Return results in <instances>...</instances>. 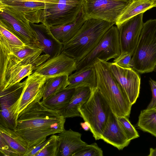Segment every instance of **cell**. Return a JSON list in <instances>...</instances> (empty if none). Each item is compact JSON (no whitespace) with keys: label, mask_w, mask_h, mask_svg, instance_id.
<instances>
[{"label":"cell","mask_w":156,"mask_h":156,"mask_svg":"<svg viewBox=\"0 0 156 156\" xmlns=\"http://www.w3.org/2000/svg\"><path fill=\"white\" fill-rule=\"evenodd\" d=\"M149 83L152 92V98L146 108L151 109L156 107V81L150 78Z\"/></svg>","instance_id":"e575fe53"},{"label":"cell","mask_w":156,"mask_h":156,"mask_svg":"<svg viewBox=\"0 0 156 156\" xmlns=\"http://www.w3.org/2000/svg\"><path fill=\"white\" fill-rule=\"evenodd\" d=\"M82 128L85 131H88L90 129V125L89 123L87 122H81L80 124Z\"/></svg>","instance_id":"d590c367"},{"label":"cell","mask_w":156,"mask_h":156,"mask_svg":"<svg viewBox=\"0 0 156 156\" xmlns=\"http://www.w3.org/2000/svg\"><path fill=\"white\" fill-rule=\"evenodd\" d=\"M86 20L82 11L72 22L65 25L51 27L49 28L54 37L63 44L73 37Z\"/></svg>","instance_id":"44dd1931"},{"label":"cell","mask_w":156,"mask_h":156,"mask_svg":"<svg viewBox=\"0 0 156 156\" xmlns=\"http://www.w3.org/2000/svg\"><path fill=\"white\" fill-rule=\"evenodd\" d=\"M137 126L140 130L156 137V107L141 110Z\"/></svg>","instance_id":"484cf974"},{"label":"cell","mask_w":156,"mask_h":156,"mask_svg":"<svg viewBox=\"0 0 156 156\" xmlns=\"http://www.w3.org/2000/svg\"><path fill=\"white\" fill-rule=\"evenodd\" d=\"M115 23L97 19H87L76 34L63 44L62 52L79 62L98 45Z\"/></svg>","instance_id":"3957f363"},{"label":"cell","mask_w":156,"mask_h":156,"mask_svg":"<svg viewBox=\"0 0 156 156\" xmlns=\"http://www.w3.org/2000/svg\"><path fill=\"white\" fill-rule=\"evenodd\" d=\"M133 0H83L82 12L85 19H99L115 23Z\"/></svg>","instance_id":"ba28073f"},{"label":"cell","mask_w":156,"mask_h":156,"mask_svg":"<svg viewBox=\"0 0 156 156\" xmlns=\"http://www.w3.org/2000/svg\"><path fill=\"white\" fill-rule=\"evenodd\" d=\"M75 90V88L66 87L63 90L42 100L46 107L58 112L67 106Z\"/></svg>","instance_id":"603a6c76"},{"label":"cell","mask_w":156,"mask_h":156,"mask_svg":"<svg viewBox=\"0 0 156 156\" xmlns=\"http://www.w3.org/2000/svg\"><path fill=\"white\" fill-rule=\"evenodd\" d=\"M154 0L133 1L115 23L118 26L127 20L154 7Z\"/></svg>","instance_id":"d4e9b609"},{"label":"cell","mask_w":156,"mask_h":156,"mask_svg":"<svg viewBox=\"0 0 156 156\" xmlns=\"http://www.w3.org/2000/svg\"><path fill=\"white\" fill-rule=\"evenodd\" d=\"M132 54L127 52H121L119 56L114 59L113 62L122 68H132Z\"/></svg>","instance_id":"1f68e13d"},{"label":"cell","mask_w":156,"mask_h":156,"mask_svg":"<svg viewBox=\"0 0 156 156\" xmlns=\"http://www.w3.org/2000/svg\"><path fill=\"white\" fill-rule=\"evenodd\" d=\"M68 76L67 75H62L46 78L42 100L67 87L69 84Z\"/></svg>","instance_id":"4316f807"},{"label":"cell","mask_w":156,"mask_h":156,"mask_svg":"<svg viewBox=\"0 0 156 156\" xmlns=\"http://www.w3.org/2000/svg\"><path fill=\"white\" fill-rule=\"evenodd\" d=\"M0 34L3 36L11 46L23 47L27 45L17 36L1 24Z\"/></svg>","instance_id":"4dcf8cb0"},{"label":"cell","mask_w":156,"mask_h":156,"mask_svg":"<svg viewBox=\"0 0 156 156\" xmlns=\"http://www.w3.org/2000/svg\"><path fill=\"white\" fill-rule=\"evenodd\" d=\"M0 135L20 156H24L29 147L26 141L14 130L0 125Z\"/></svg>","instance_id":"cb8c5ba5"},{"label":"cell","mask_w":156,"mask_h":156,"mask_svg":"<svg viewBox=\"0 0 156 156\" xmlns=\"http://www.w3.org/2000/svg\"><path fill=\"white\" fill-rule=\"evenodd\" d=\"M154 71L156 72V66H155L154 70Z\"/></svg>","instance_id":"f35d334b"},{"label":"cell","mask_w":156,"mask_h":156,"mask_svg":"<svg viewBox=\"0 0 156 156\" xmlns=\"http://www.w3.org/2000/svg\"><path fill=\"white\" fill-rule=\"evenodd\" d=\"M108 64L133 105L136 103L140 94V78L138 73L132 68H121L113 62H108Z\"/></svg>","instance_id":"4fadbf2b"},{"label":"cell","mask_w":156,"mask_h":156,"mask_svg":"<svg viewBox=\"0 0 156 156\" xmlns=\"http://www.w3.org/2000/svg\"><path fill=\"white\" fill-rule=\"evenodd\" d=\"M83 0H51L45 3L43 23L49 27L69 24L82 11Z\"/></svg>","instance_id":"9c48e42d"},{"label":"cell","mask_w":156,"mask_h":156,"mask_svg":"<svg viewBox=\"0 0 156 156\" xmlns=\"http://www.w3.org/2000/svg\"><path fill=\"white\" fill-rule=\"evenodd\" d=\"M68 82V88L87 87L92 90L96 88L97 86V76L94 66L75 72L69 76Z\"/></svg>","instance_id":"7402d4cb"},{"label":"cell","mask_w":156,"mask_h":156,"mask_svg":"<svg viewBox=\"0 0 156 156\" xmlns=\"http://www.w3.org/2000/svg\"><path fill=\"white\" fill-rule=\"evenodd\" d=\"M50 137L43 140L34 146L28 149L24 156H36L38 153L48 143Z\"/></svg>","instance_id":"836d02e7"},{"label":"cell","mask_w":156,"mask_h":156,"mask_svg":"<svg viewBox=\"0 0 156 156\" xmlns=\"http://www.w3.org/2000/svg\"><path fill=\"white\" fill-rule=\"evenodd\" d=\"M96 88L117 116H129L132 105L110 71L108 62L98 60L94 65Z\"/></svg>","instance_id":"277c9868"},{"label":"cell","mask_w":156,"mask_h":156,"mask_svg":"<svg viewBox=\"0 0 156 156\" xmlns=\"http://www.w3.org/2000/svg\"><path fill=\"white\" fill-rule=\"evenodd\" d=\"M42 52L36 45L11 46L0 34V90L32 74L33 69L30 65L36 69L48 59L49 56L42 55Z\"/></svg>","instance_id":"6da1fadb"},{"label":"cell","mask_w":156,"mask_h":156,"mask_svg":"<svg viewBox=\"0 0 156 156\" xmlns=\"http://www.w3.org/2000/svg\"><path fill=\"white\" fill-rule=\"evenodd\" d=\"M101 149L94 143L83 146L74 153L72 156H103Z\"/></svg>","instance_id":"f546056e"},{"label":"cell","mask_w":156,"mask_h":156,"mask_svg":"<svg viewBox=\"0 0 156 156\" xmlns=\"http://www.w3.org/2000/svg\"><path fill=\"white\" fill-rule=\"evenodd\" d=\"M111 110L97 88L91 91L89 98L80 108L81 117L89 123L95 140L101 139Z\"/></svg>","instance_id":"8992f818"},{"label":"cell","mask_w":156,"mask_h":156,"mask_svg":"<svg viewBox=\"0 0 156 156\" xmlns=\"http://www.w3.org/2000/svg\"><path fill=\"white\" fill-rule=\"evenodd\" d=\"M26 83L25 80L0 90V125L15 129L17 109Z\"/></svg>","instance_id":"8fae6325"},{"label":"cell","mask_w":156,"mask_h":156,"mask_svg":"<svg viewBox=\"0 0 156 156\" xmlns=\"http://www.w3.org/2000/svg\"><path fill=\"white\" fill-rule=\"evenodd\" d=\"M46 78L35 73L28 76L17 111L20 113L30 104L43 98Z\"/></svg>","instance_id":"2e32d148"},{"label":"cell","mask_w":156,"mask_h":156,"mask_svg":"<svg viewBox=\"0 0 156 156\" xmlns=\"http://www.w3.org/2000/svg\"><path fill=\"white\" fill-rule=\"evenodd\" d=\"M119 124L128 139L131 141L140 136L139 135L132 124L128 118L125 116H117Z\"/></svg>","instance_id":"f1b7e54d"},{"label":"cell","mask_w":156,"mask_h":156,"mask_svg":"<svg viewBox=\"0 0 156 156\" xmlns=\"http://www.w3.org/2000/svg\"><path fill=\"white\" fill-rule=\"evenodd\" d=\"M134 0H133V1H134ZM155 0V1H156V0Z\"/></svg>","instance_id":"ab89813d"},{"label":"cell","mask_w":156,"mask_h":156,"mask_svg":"<svg viewBox=\"0 0 156 156\" xmlns=\"http://www.w3.org/2000/svg\"><path fill=\"white\" fill-rule=\"evenodd\" d=\"M30 24L34 30L39 47L45 54L49 56V58L62 52L63 44L54 37L49 27L43 23L37 24L30 23Z\"/></svg>","instance_id":"e0dca14e"},{"label":"cell","mask_w":156,"mask_h":156,"mask_svg":"<svg viewBox=\"0 0 156 156\" xmlns=\"http://www.w3.org/2000/svg\"><path fill=\"white\" fill-rule=\"evenodd\" d=\"M0 24L19 38L26 45L38 43L34 30L24 15L10 7L0 4Z\"/></svg>","instance_id":"30bf717a"},{"label":"cell","mask_w":156,"mask_h":156,"mask_svg":"<svg viewBox=\"0 0 156 156\" xmlns=\"http://www.w3.org/2000/svg\"><path fill=\"white\" fill-rule=\"evenodd\" d=\"M76 69V61L62 52L39 66L33 72L48 78L62 75L69 76Z\"/></svg>","instance_id":"5bb4252c"},{"label":"cell","mask_w":156,"mask_h":156,"mask_svg":"<svg viewBox=\"0 0 156 156\" xmlns=\"http://www.w3.org/2000/svg\"><path fill=\"white\" fill-rule=\"evenodd\" d=\"M46 0H0V4L12 7L23 14L32 23H43Z\"/></svg>","instance_id":"9a60e30c"},{"label":"cell","mask_w":156,"mask_h":156,"mask_svg":"<svg viewBox=\"0 0 156 156\" xmlns=\"http://www.w3.org/2000/svg\"><path fill=\"white\" fill-rule=\"evenodd\" d=\"M50 140L36 156H57L59 145L58 136L52 135Z\"/></svg>","instance_id":"83f0119b"},{"label":"cell","mask_w":156,"mask_h":156,"mask_svg":"<svg viewBox=\"0 0 156 156\" xmlns=\"http://www.w3.org/2000/svg\"><path fill=\"white\" fill-rule=\"evenodd\" d=\"M59 145L57 156H72L87 144L81 138L82 134L71 129L58 133Z\"/></svg>","instance_id":"d6986e66"},{"label":"cell","mask_w":156,"mask_h":156,"mask_svg":"<svg viewBox=\"0 0 156 156\" xmlns=\"http://www.w3.org/2000/svg\"><path fill=\"white\" fill-rule=\"evenodd\" d=\"M131 64L132 68L138 73L154 71L156 66V19L144 23Z\"/></svg>","instance_id":"5b68a950"},{"label":"cell","mask_w":156,"mask_h":156,"mask_svg":"<svg viewBox=\"0 0 156 156\" xmlns=\"http://www.w3.org/2000/svg\"><path fill=\"white\" fill-rule=\"evenodd\" d=\"M119 33L117 26L114 25L105 32L98 45L87 55L76 62L75 72L94 66L98 60L107 62L121 54Z\"/></svg>","instance_id":"52a82bcc"},{"label":"cell","mask_w":156,"mask_h":156,"mask_svg":"<svg viewBox=\"0 0 156 156\" xmlns=\"http://www.w3.org/2000/svg\"><path fill=\"white\" fill-rule=\"evenodd\" d=\"M144 13L135 16L117 26L121 52H127L133 55L143 26Z\"/></svg>","instance_id":"7c38bea8"},{"label":"cell","mask_w":156,"mask_h":156,"mask_svg":"<svg viewBox=\"0 0 156 156\" xmlns=\"http://www.w3.org/2000/svg\"><path fill=\"white\" fill-rule=\"evenodd\" d=\"M0 156H20L19 154L10 147L1 135H0Z\"/></svg>","instance_id":"d6a6232c"},{"label":"cell","mask_w":156,"mask_h":156,"mask_svg":"<svg viewBox=\"0 0 156 156\" xmlns=\"http://www.w3.org/2000/svg\"><path fill=\"white\" fill-rule=\"evenodd\" d=\"M149 151V154L148 155V156H156V148H151Z\"/></svg>","instance_id":"8d00e7d4"},{"label":"cell","mask_w":156,"mask_h":156,"mask_svg":"<svg viewBox=\"0 0 156 156\" xmlns=\"http://www.w3.org/2000/svg\"><path fill=\"white\" fill-rule=\"evenodd\" d=\"M66 119L58 112L46 107L41 101H35L19 113L14 130L26 141L29 149L48 136L64 131Z\"/></svg>","instance_id":"7a4b0ae2"},{"label":"cell","mask_w":156,"mask_h":156,"mask_svg":"<svg viewBox=\"0 0 156 156\" xmlns=\"http://www.w3.org/2000/svg\"><path fill=\"white\" fill-rule=\"evenodd\" d=\"M101 139L119 150H122L128 146L131 141L128 139L120 126L117 116L112 110Z\"/></svg>","instance_id":"ac0fdd59"},{"label":"cell","mask_w":156,"mask_h":156,"mask_svg":"<svg viewBox=\"0 0 156 156\" xmlns=\"http://www.w3.org/2000/svg\"><path fill=\"white\" fill-rule=\"evenodd\" d=\"M91 93L90 88L80 87L75 91L69 102L64 109L58 112L65 118L80 117V109L89 98Z\"/></svg>","instance_id":"ffe728a7"},{"label":"cell","mask_w":156,"mask_h":156,"mask_svg":"<svg viewBox=\"0 0 156 156\" xmlns=\"http://www.w3.org/2000/svg\"><path fill=\"white\" fill-rule=\"evenodd\" d=\"M154 7H156V1H155L154 2Z\"/></svg>","instance_id":"74e56055"}]
</instances>
